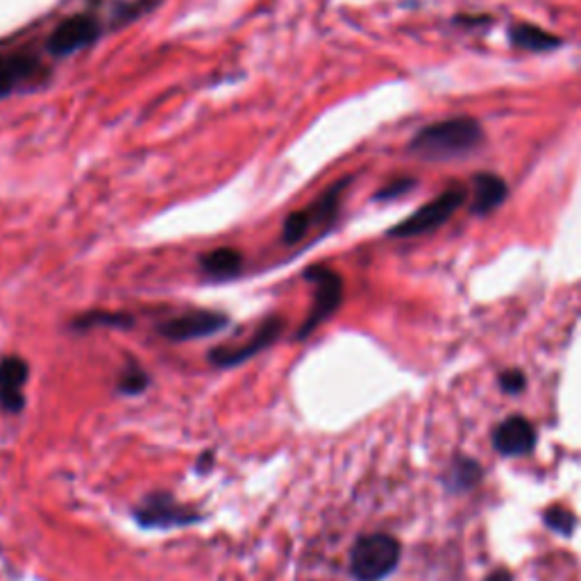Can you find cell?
Returning <instances> with one entry per match:
<instances>
[{"label": "cell", "instance_id": "6da1fadb", "mask_svg": "<svg viewBox=\"0 0 581 581\" xmlns=\"http://www.w3.org/2000/svg\"><path fill=\"white\" fill-rule=\"evenodd\" d=\"M484 139V128L473 116H452L416 132L410 141V151L425 159H452L471 155Z\"/></svg>", "mask_w": 581, "mask_h": 581}, {"label": "cell", "instance_id": "7a4b0ae2", "mask_svg": "<svg viewBox=\"0 0 581 581\" xmlns=\"http://www.w3.org/2000/svg\"><path fill=\"white\" fill-rule=\"evenodd\" d=\"M400 564V543L391 534H366L351 552V572L357 581H382Z\"/></svg>", "mask_w": 581, "mask_h": 581}, {"label": "cell", "instance_id": "3957f363", "mask_svg": "<svg viewBox=\"0 0 581 581\" xmlns=\"http://www.w3.org/2000/svg\"><path fill=\"white\" fill-rule=\"evenodd\" d=\"M132 518L139 527L157 532L182 530L205 520V515H202L198 509L182 505L176 496H170V493L164 490L145 496L141 505L132 511Z\"/></svg>", "mask_w": 581, "mask_h": 581}, {"label": "cell", "instance_id": "277c9868", "mask_svg": "<svg viewBox=\"0 0 581 581\" xmlns=\"http://www.w3.org/2000/svg\"><path fill=\"white\" fill-rule=\"evenodd\" d=\"M305 280L311 282L313 286V303L305 318V323L300 325L296 334V341L309 339L325 321H330V316L341 307V300H343V280L330 266L318 264V266L307 269Z\"/></svg>", "mask_w": 581, "mask_h": 581}, {"label": "cell", "instance_id": "5b68a950", "mask_svg": "<svg viewBox=\"0 0 581 581\" xmlns=\"http://www.w3.org/2000/svg\"><path fill=\"white\" fill-rule=\"evenodd\" d=\"M469 191L461 185H450L443 193L429 200L427 205H423L418 212H414L410 218L389 229V237H400V239H410V237H420L425 232H431L436 227H441L448 223L454 212L466 202Z\"/></svg>", "mask_w": 581, "mask_h": 581}, {"label": "cell", "instance_id": "8992f818", "mask_svg": "<svg viewBox=\"0 0 581 581\" xmlns=\"http://www.w3.org/2000/svg\"><path fill=\"white\" fill-rule=\"evenodd\" d=\"M284 332V316H269L261 321L254 334L241 345H218L210 351V361L216 368H237L250 361L254 355L269 351V347L282 336Z\"/></svg>", "mask_w": 581, "mask_h": 581}, {"label": "cell", "instance_id": "52a82bcc", "mask_svg": "<svg viewBox=\"0 0 581 581\" xmlns=\"http://www.w3.org/2000/svg\"><path fill=\"white\" fill-rule=\"evenodd\" d=\"M229 325V318L221 311L212 309H191L180 316H173L168 321H164L157 332L166 341L173 343H185V341H195L205 339L223 332Z\"/></svg>", "mask_w": 581, "mask_h": 581}, {"label": "cell", "instance_id": "ba28073f", "mask_svg": "<svg viewBox=\"0 0 581 581\" xmlns=\"http://www.w3.org/2000/svg\"><path fill=\"white\" fill-rule=\"evenodd\" d=\"M100 35V27L92 16L75 14L55 27V33L48 39V52L50 55H71L80 48L92 46Z\"/></svg>", "mask_w": 581, "mask_h": 581}, {"label": "cell", "instance_id": "9c48e42d", "mask_svg": "<svg viewBox=\"0 0 581 581\" xmlns=\"http://www.w3.org/2000/svg\"><path fill=\"white\" fill-rule=\"evenodd\" d=\"M31 380V366L16 355L0 359V412L21 414L25 406L23 387Z\"/></svg>", "mask_w": 581, "mask_h": 581}, {"label": "cell", "instance_id": "30bf717a", "mask_svg": "<svg viewBox=\"0 0 581 581\" xmlns=\"http://www.w3.org/2000/svg\"><path fill=\"white\" fill-rule=\"evenodd\" d=\"M493 446L505 456H522L534 450L536 429L527 418L511 416L493 431Z\"/></svg>", "mask_w": 581, "mask_h": 581}, {"label": "cell", "instance_id": "8fae6325", "mask_svg": "<svg viewBox=\"0 0 581 581\" xmlns=\"http://www.w3.org/2000/svg\"><path fill=\"white\" fill-rule=\"evenodd\" d=\"M509 195L507 182L496 176V173H477L473 178V214L486 216L490 212H496Z\"/></svg>", "mask_w": 581, "mask_h": 581}, {"label": "cell", "instance_id": "7c38bea8", "mask_svg": "<svg viewBox=\"0 0 581 581\" xmlns=\"http://www.w3.org/2000/svg\"><path fill=\"white\" fill-rule=\"evenodd\" d=\"M200 269L210 280H232L244 269V254L237 248H216L200 257Z\"/></svg>", "mask_w": 581, "mask_h": 581}, {"label": "cell", "instance_id": "4fadbf2b", "mask_svg": "<svg viewBox=\"0 0 581 581\" xmlns=\"http://www.w3.org/2000/svg\"><path fill=\"white\" fill-rule=\"evenodd\" d=\"M509 42L515 48L527 50V52H549V50H555L564 44L561 37L543 31V27H538L534 23H511Z\"/></svg>", "mask_w": 581, "mask_h": 581}, {"label": "cell", "instance_id": "5bb4252c", "mask_svg": "<svg viewBox=\"0 0 581 581\" xmlns=\"http://www.w3.org/2000/svg\"><path fill=\"white\" fill-rule=\"evenodd\" d=\"M39 69V62L27 55L0 57V98L10 96L21 82L37 75Z\"/></svg>", "mask_w": 581, "mask_h": 581}, {"label": "cell", "instance_id": "9a60e30c", "mask_svg": "<svg viewBox=\"0 0 581 581\" xmlns=\"http://www.w3.org/2000/svg\"><path fill=\"white\" fill-rule=\"evenodd\" d=\"M134 325V318L130 313L123 311H105V309H96V311H86L75 316V321L71 323L73 330L78 332H86V330H96V328H111V330H128Z\"/></svg>", "mask_w": 581, "mask_h": 581}, {"label": "cell", "instance_id": "2e32d148", "mask_svg": "<svg viewBox=\"0 0 581 581\" xmlns=\"http://www.w3.org/2000/svg\"><path fill=\"white\" fill-rule=\"evenodd\" d=\"M151 387V375L145 372V368L139 361H128L119 370V380H116V393L121 395H141L145 389Z\"/></svg>", "mask_w": 581, "mask_h": 581}, {"label": "cell", "instance_id": "e0dca14e", "mask_svg": "<svg viewBox=\"0 0 581 581\" xmlns=\"http://www.w3.org/2000/svg\"><path fill=\"white\" fill-rule=\"evenodd\" d=\"M311 227H313L311 210H300V212L288 214L284 225H282V241L286 246H296V244H300L307 237V232Z\"/></svg>", "mask_w": 581, "mask_h": 581}, {"label": "cell", "instance_id": "ac0fdd59", "mask_svg": "<svg viewBox=\"0 0 581 581\" xmlns=\"http://www.w3.org/2000/svg\"><path fill=\"white\" fill-rule=\"evenodd\" d=\"M479 479V466L471 459H461L452 466V486L454 488H471Z\"/></svg>", "mask_w": 581, "mask_h": 581}, {"label": "cell", "instance_id": "d6986e66", "mask_svg": "<svg viewBox=\"0 0 581 581\" xmlns=\"http://www.w3.org/2000/svg\"><path fill=\"white\" fill-rule=\"evenodd\" d=\"M543 520L549 530H555L564 536H570L574 530V515L564 507H552L549 511H545Z\"/></svg>", "mask_w": 581, "mask_h": 581}, {"label": "cell", "instance_id": "ffe728a7", "mask_svg": "<svg viewBox=\"0 0 581 581\" xmlns=\"http://www.w3.org/2000/svg\"><path fill=\"white\" fill-rule=\"evenodd\" d=\"M416 187V180L414 178H402V180H395L391 185H387L380 193H377V200H393L406 191H412Z\"/></svg>", "mask_w": 581, "mask_h": 581}, {"label": "cell", "instance_id": "44dd1931", "mask_svg": "<svg viewBox=\"0 0 581 581\" xmlns=\"http://www.w3.org/2000/svg\"><path fill=\"white\" fill-rule=\"evenodd\" d=\"M525 384H527V377L520 370H507L500 377V387L505 393H520L522 389H525Z\"/></svg>", "mask_w": 581, "mask_h": 581}, {"label": "cell", "instance_id": "7402d4cb", "mask_svg": "<svg viewBox=\"0 0 581 581\" xmlns=\"http://www.w3.org/2000/svg\"><path fill=\"white\" fill-rule=\"evenodd\" d=\"M488 21H490V16H456V23L469 25V27L484 25V23H488Z\"/></svg>", "mask_w": 581, "mask_h": 581}, {"label": "cell", "instance_id": "603a6c76", "mask_svg": "<svg viewBox=\"0 0 581 581\" xmlns=\"http://www.w3.org/2000/svg\"><path fill=\"white\" fill-rule=\"evenodd\" d=\"M486 581H511V574L505 572V570H500V572H493Z\"/></svg>", "mask_w": 581, "mask_h": 581}]
</instances>
